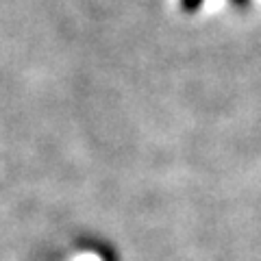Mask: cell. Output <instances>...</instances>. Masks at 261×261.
Masks as SVG:
<instances>
[{"label":"cell","mask_w":261,"mask_h":261,"mask_svg":"<svg viewBox=\"0 0 261 261\" xmlns=\"http://www.w3.org/2000/svg\"><path fill=\"white\" fill-rule=\"evenodd\" d=\"M202 3H205V0H181V9L185 13H196L202 7Z\"/></svg>","instance_id":"cell-1"},{"label":"cell","mask_w":261,"mask_h":261,"mask_svg":"<svg viewBox=\"0 0 261 261\" xmlns=\"http://www.w3.org/2000/svg\"><path fill=\"white\" fill-rule=\"evenodd\" d=\"M231 3H233L235 7H240V9H246V7L250 5V0H231Z\"/></svg>","instance_id":"cell-2"}]
</instances>
